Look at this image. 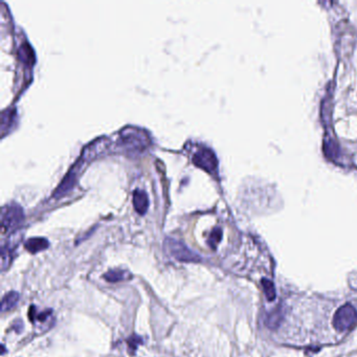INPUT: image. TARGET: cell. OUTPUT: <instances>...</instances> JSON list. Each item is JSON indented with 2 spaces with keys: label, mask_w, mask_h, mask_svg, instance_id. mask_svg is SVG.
<instances>
[{
  "label": "cell",
  "mask_w": 357,
  "mask_h": 357,
  "mask_svg": "<svg viewBox=\"0 0 357 357\" xmlns=\"http://www.w3.org/2000/svg\"><path fill=\"white\" fill-rule=\"evenodd\" d=\"M144 342H143V338L140 336H137V335H132L131 337L128 338L127 340V344H128V347H129V352L130 354H134L136 349L139 345H142Z\"/></svg>",
  "instance_id": "13"
},
{
  "label": "cell",
  "mask_w": 357,
  "mask_h": 357,
  "mask_svg": "<svg viewBox=\"0 0 357 357\" xmlns=\"http://www.w3.org/2000/svg\"><path fill=\"white\" fill-rule=\"evenodd\" d=\"M281 314H282L281 310L277 309V310L273 311V313H271V315H269V318H268L267 323H266L268 325V327L275 328V327L278 326V324H279V322L281 320Z\"/></svg>",
  "instance_id": "14"
},
{
  "label": "cell",
  "mask_w": 357,
  "mask_h": 357,
  "mask_svg": "<svg viewBox=\"0 0 357 357\" xmlns=\"http://www.w3.org/2000/svg\"><path fill=\"white\" fill-rule=\"evenodd\" d=\"M262 285H263V289H264V293H265V295H266L267 300L268 301L275 300L276 289H275V285L272 284V282H270L269 280H266V279H263Z\"/></svg>",
  "instance_id": "11"
},
{
  "label": "cell",
  "mask_w": 357,
  "mask_h": 357,
  "mask_svg": "<svg viewBox=\"0 0 357 357\" xmlns=\"http://www.w3.org/2000/svg\"><path fill=\"white\" fill-rule=\"evenodd\" d=\"M121 144L130 151H143L150 144V138L142 129L127 127L124 128L121 133Z\"/></svg>",
  "instance_id": "1"
},
{
  "label": "cell",
  "mask_w": 357,
  "mask_h": 357,
  "mask_svg": "<svg viewBox=\"0 0 357 357\" xmlns=\"http://www.w3.org/2000/svg\"><path fill=\"white\" fill-rule=\"evenodd\" d=\"M163 250L165 254L181 262H199L201 259L196 253L178 240L167 238L164 240Z\"/></svg>",
  "instance_id": "2"
},
{
  "label": "cell",
  "mask_w": 357,
  "mask_h": 357,
  "mask_svg": "<svg viewBox=\"0 0 357 357\" xmlns=\"http://www.w3.org/2000/svg\"><path fill=\"white\" fill-rule=\"evenodd\" d=\"M19 293L16 292H11L9 293H6L3 297H2V302H1V312L4 313L6 311H10L13 308H15V306H17L18 302H19Z\"/></svg>",
  "instance_id": "8"
},
{
  "label": "cell",
  "mask_w": 357,
  "mask_h": 357,
  "mask_svg": "<svg viewBox=\"0 0 357 357\" xmlns=\"http://www.w3.org/2000/svg\"><path fill=\"white\" fill-rule=\"evenodd\" d=\"M133 206L139 215H145L149 207V198L142 190H135L133 192Z\"/></svg>",
  "instance_id": "6"
},
{
  "label": "cell",
  "mask_w": 357,
  "mask_h": 357,
  "mask_svg": "<svg viewBox=\"0 0 357 357\" xmlns=\"http://www.w3.org/2000/svg\"><path fill=\"white\" fill-rule=\"evenodd\" d=\"M24 246H26V250L29 251L30 253L37 254L39 252L47 250L49 246V242L45 238L36 237V238L29 239L26 242V244H24Z\"/></svg>",
  "instance_id": "7"
},
{
  "label": "cell",
  "mask_w": 357,
  "mask_h": 357,
  "mask_svg": "<svg viewBox=\"0 0 357 357\" xmlns=\"http://www.w3.org/2000/svg\"><path fill=\"white\" fill-rule=\"evenodd\" d=\"M324 150H325V154L330 157V159H335L339 155V147L333 142V140H325V144H324Z\"/></svg>",
  "instance_id": "10"
},
{
  "label": "cell",
  "mask_w": 357,
  "mask_h": 357,
  "mask_svg": "<svg viewBox=\"0 0 357 357\" xmlns=\"http://www.w3.org/2000/svg\"><path fill=\"white\" fill-rule=\"evenodd\" d=\"M357 322V311L351 304H345L335 312L333 327L338 332L350 330Z\"/></svg>",
  "instance_id": "3"
},
{
  "label": "cell",
  "mask_w": 357,
  "mask_h": 357,
  "mask_svg": "<svg viewBox=\"0 0 357 357\" xmlns=\"http://www.w3.org/2000/svg\"><path fill=\"white\" fill-rule=\"evenodd\" d=\"M104 278L110 282V283H115V282H121V281H126L128 279H131L132 276L128 271L121 270V269H112L106 272L104 275Z\"/></svg>",
  "instance_id": "9"
},
{
  "label": "cell",
  "mask_w": 357,
  "mask_h": 357,
  "mask_svg": "<svg viewBox=\"0 0 357 357\" xmlns=\"http://www.w3.org/2000/svg\"><path fill=\"white\" fill-rule=\"evenodd\" d=\"M222 238V230L219 227H216L213 229V231L211 232L210 235V239H209V244L211 245V247L213 250H215L217 244L221 241Z\"/></svg>",
  "instance_id": "12"
},
{
  "label": "cell",
  "mask_w": 357,
  "mask_h": 357,
  "mask_svg": "<svg viewBox=\"0 0 357 357\" xmlns=\"http://www.w3.org/2000/svg\"><path fill=\"white\" fill-rule=\"evenodd\" d=\"M193 162L197 167L205 170L206 172L214 173L217 170L218 161L215 153L209 148H200L193 155Z\"/></svg>",
  "instance_id": "5"
},
{
  "label": "cell",
  "mask_w": 357,
  "mask_h": 357,
  "mask_svg": "<svg viewBox=\"0 0 357 357\" xmlns=\"http://www.w3.org/2000/svg\"><path fill=\"white\" fill-rule=\"evenodd\" d=\"M24 219L23 210L18 204H10L2 210V227L5 230H13L18 227Z\"/></svg>",
  "instance_id": "4"
}]
</instances>
